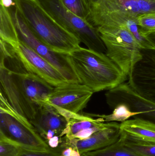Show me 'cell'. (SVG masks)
Returning a JSON list of instances; mask_svg holds the SVG:
<instances>
[{
	"label": "cell",
	"mask_w": 155,
	"mask_h": 156,
	"mask_svg": "<svg viewBox=\"0 0 155 156\" xmlns=\"http://www.w3.org/2000/svg\"><path fill=\"white\" fill-rule=\"evenodd\" d=\"M120 126V124L112 122L110 126L96 132L87 139L62 140L59 147L62 148L72 147L77 150L81 154L99 150L119 140L121 134Z\"/></svg>",
	"instance_id": "cell-12"
},
{
	"label": "cell",
	"mask_w": 155,
	"mask_h": 156,
	"mask_svg": "<svg viewBox=\"0 0 155 156\" xmlns=\"http://www.w3.org/2000/svg\"><path fill=\"white\" fill-rule=\"evenodd\" d=\"M7 9L19 41L44 58L68 82L80 83L69 62L68 54L55 52L37 39L25 23L15 5Z\"/></svg>",
	"instance_id": "cell-7"
},
{
	"label": "cell",
	"mask_w": 155,
	"mask_h": 156,
	"mask_svg": "<svg viewBox=\"0 0 155 156\" xmlns=\"http://www.w3.org/2000/svg\"><path fill=\"white\" fill-rule=\"evenodd\" d=\"M21 148L12 144L0 141V156H19Z\"/></svg>",
	"instance_id": "cell-22"
},
{
	"label": "cell",
	"mask_w": 155,
	"mask_h": 156,
	"mask_svg": "<svg viewBox=\"0 0 155 156\" xmlns=\"http://www.w3.org/2000/svg\"><path fill=\"white\" fill-rule=\"evenodd\" d=\"M0 100V141L26 150H49L47 142L35 131L30 121L12 107L1 91Z\"/></svg>",
	"instance_id": "cell-4"
},
{
	"label": "cell",
	"mask_w": 155,
	"mask_h": 156,
	"mask_svg": "<svg viewBox=\"0 0 155 156\" xmlns=\"http://www.w3.org/2000/svg\"><path fill=\"white\" fill-rule=\"evenodd\" d=\"M0 47L1 91L18 113L31 121L54 87L27 70L5 43Z\"/></svg>",
	"instance_id": "cell-1"
},
{
	"label": "cell",
	"mask_w": 155,
	"mask_h": 156,
	"mask_svg": "<svg viewBox=\"0 0 155 156\" xmlns=\"http://www.w3.org/2000/svg\"><path fill=\"white\" fill-rule=\"evenodd\" d=\"M81 156H89V155H88L86 154H81Z\"/></svg>",
	"instance_id": "cell-28"
},
{
	"label": "cell",
	"mask_w": 155,
	"mask_h": 156,
	"mask_svg": "<svg viewBox=\"0 0 155 156\" xmlns=\"http://www.w3.org/2000/svg\"><path fill=\"white\" fill-rule=\"evenodd\" d=\"M62 148L58 147L56 148H50L46 151H33L21 148L19 156H62Z\"/></svg>",
	"instance_id": "cell-21"
},
{
	"label": "cell",
	"mask_w": 155,
	"mask_h": 156,
	"mask_svg": "<svg viewBox=\"0 0 155 156\" xmlns=\"http://www.w3.org/2000/svg\"><path fill=\"white\" fill-rule=\"evenodd\" d=\"M86 154L89 156H138L125 146L121 136L119 140L114 144Z\"/></svg>",
	"instance_id": "cell-18"
},
{
	"label": "cell",
	"mask_w": 155,
	"mask_h": 156,
	"mask_svg": "<svg viewBox=\"0 0 155 156\" xmlns=\"http://www.w3.org/2000/svg\"><path fill=\"white\" fill-rule=\"evenodd\" d=\"M6 44L27 70L52 86L55 87L68 82L55 68L22 42Z\"/></svg>",
	"instance_id": "cell-11"
},
{
	"label": "cell",
	"mask_w": 155,
	"mask_h": 156,
	"mask_svg": "<svg viewBox=\"0 0 155 156\" xmlns=\"http://www.w3.org/2000/svg\"><path fill=\"white\" fill-rule=\"evenodd\" d=\"M70 156H81V154L77 150L73 149L72 154Z\"/></svg>",
	"instance_id": "cell-26"
},
{
	"label": "cell",
	"mask_w": 155,
	"mask_h": 156,
	"mask_svg": "<svg viewBox=\"0 0 155 156\" xmlns=\"http://www.w3.org/2000/svg\"><path fill=\"white\" fill-rule=\"evenodd\" d=\"M86 7V22L112 12L128 14L138 17L155 14V0H83Z\"/></svg>",
	"instance_id": "cell-10"
},
{
	"label": "cell",
	"mask_w": 155,
	"mask_h": 156,
	"mask_svg": "<svg viewBox=\"0 0 155 156\" xmlns=\"http://www.w3.org/2000/svg\"><path fill=\"white\" fill-rule=\"evenodd\" d=\"M0 5L6 8H9L15 5L13 0H1Z\"/></svg>",
	"instance_id": "cell-24"
},
{
	"label": "cell",
	"mask_w": 155,
	"mask_h": 156,
	"mask_svg": "<svg viewBox=\"0 0 155 156\" xmlns=\"http://www.w3.org/2000/svg\"><path fill=\"white\" fill-rule=\"evenodd\" d=\"M13 1L31 32L52 50L68 54L81 47L79 40L59 24L39 0Z\"/></svg>",
	"instance_id": "cell-3"
},
{
	"label": "cell",
	"mask_w": 155,
	"mask_h": 156,
	"mask_svg": "<svg viewBox=\"0 0 155 156\" xmlns=\"http://www.w3.org/2000/svg\"><path fill=\"white\" fill-rule=\"evenodd\" d=\"M45 11L62 27L84 44L87 48L106 54L97 30L86 21L67 9L60 0H39Z\"/></svg>",
	"instance_id": "cell-6"
},
{
	"label": "cell",
	"mask_w": 155,
	"mask_h": 156,
	"mask_svg": "<svg viewBox=\"0 0 155 156\" xmlns=\"http://www.w3.org/2000/svg\"><path fill=\"white\" fill-rule=\"evenodd\" d=\"M122 133L136 139L155 143V122L135 117L120 124Z\"/></svg>",
	"instance_id": "cell-14"
},
{
	"label": "cell",
	"mask_w": 155,
	"mask_h": 156,
	"mask_svg": "<svg viewBox=\"0 0 155 156\" xmlns=\"http://www.w3.org/2000/svg\"><path fill=\"white\" fill-rule=\"evenodd\" d=\"M137 20L142 34L144 36H155V14L143 15L138 16Z\"/></svg>",
	"instance_id": "cell-19"
},
{
	"label": "cell",
	"mask_w": 155,
	"mask_h": 156,
	"mask_svg": "<svg viewBox=\"0 0 155 156\" xmlns=\"http://www.w3.org/2000/svg\"><path fill=\"white\" fill-rule=\"evenodd\" d=\"M62 139L58 136H55L47 141V143L50 148H56L62 143Z\"/></svg>",
	"instance_id": "cell-23"
},
{
	"label": "cell",
	"mask_w": 155,
	"mask_h": 156,
	"mask_svg": "<svg viewBox=\"0 0 155 156\" xmlns=\"http://www.w3.org/2000/svg\"><path fill=\"white\" fill-rule=\"evenodd\" d=\"M0 41L16 44L19 40L7 8L0 5Z\"/></svg>",
	"instance_id": "cell-15"
},
{
	"label": "cell",
	"mask_w": 155,
	"mask_h": 156,
	"mask_svg": "<svg viewBox=\"0 0 155 156\" xmlns=\"http://www.w3.org/2000/svg\"><path fill=\"white\" fill-rule=\"evenodd\" d=\"M60 1L67 9L86 21V10L83 0H60Z\"/></svg>",
	"instance_id": "cell-20"
},
{
	"label": "cell",
	"mask_w": 155,
	"mask_h": 156,
	"mask_svg": "<svg viewBox=\"0 0 155 156\" xmlns=\"http://www.w3.org/2000/svg\"><path fill=\"white\" fill-rule=\"evenodd\" d=\"M111 114L96 115L89 114L92 117L103 118L105 122H123L133 116L139 115L141 113L132 111L129 106L125 103H121L116 105L113 108Z\"/></svg>",
	"instance_id": "cell-17"
},
{
	"label": "cell",
	"mask_w": 155,
	"mask_h": 156,
	"mask_svg": "<svg viewBox=\"0 0 155 156\" xmlns=\"http://www.w3.org/2000/svg\"><path fill=\"white\" fill-rule=\"evenodd\" d=\"M125 146L138 156H155V143L136 139L121 132Z\"/></svg>",
	"instance_id": "cell-16"
},
{
	"label": "cell",
	"mask_w": 155,
	"mask_h": 156,
	"mask_svg": "<svg viewBox=\"0 0 155 156\" xmlns=\"http://www.w3.org/2000/svg\"><path fill=\"white\" fill-rule=\"evenodd\" d=\"M131 88L140 96L155 104V49H141V57L128 76Z\"/></svg>",
	"instance_id": "cell-8"
},
{
	"label": "cell",
	"mask_w": 155,
	"mask_h": 156,
	"mask_svg": "<svg viewBox=\"0 0 155 156\" xmlns=\"http://www.w3.org/2000/svg\"><path fill=\"white\" fill-rule=\"evenodd\" d=\"M68 58L80 83L94 93L113 89L128 79L105 53L80 47Z\"/></svg>",
	"instance_id": "cell-2"
},
{
	"label": "cell",
	"mask_w": 155,
	"mask_h": 156,
	"mask_svg": "<svg viewBox=\"0 0 155 156\" xmlns=\"http://www.w3.org/2000/svg\"><path fill=\"white\" fill-rule=\"evenodd\" d=\"M151 39L153 40V41L154 43L155 44V36L154 37H150Z\"/></svg>",
	"instance_id": "cell-27"
},
{
	"label": "cell",
	"mask_w": 155,
	"mask_h": 156,
	"mask_svg": "<svg viewBox=\"0 0 155 156\" xmlns=\"http://www.w3.org/2000/svg\"><path fill=\"white\" fill-rule=\"evenodd\" d=\"M30 122L44 140L50 132L56 133L61 138L68 124L66 118L56 107L45 102L40 105L34 118Z\"/></svg>",
	"instance_id": "cell-13"
},
{
	"label": "cell",
	"mask_w": 155,
	"mask_h": 156,
	"mask_svg": "<svg viewBox=\"0 0 155 156\" xmlns=\"http://www.w3.org/2000/svg\"><path fill=\"white\" fill-rule=\"evenodd\" d=\"M93 93L80 83L67 82L54 87L44 102L60 109L79 113L86 107Z\"/></svg>",
	"instance_id": "cell-9"
},
{
	"label": "cell",
	"mask_w": 155,
	"mask_h": 156,
	"mask_svg": "<svg viewBox=\"0 0 155 156\" xmlns=\"http://www.w3.org/2000/svg\"><path fill=\"white\" fill-rule=\"evenodd\" d=\"M73 148L71 147L62 148V156H70L72 154Z\"/></svg>",
	"instance_id": "cell-25"
},
{
	"label": "cell",
	"mask_w": 155,
	"mask_h": 156,
	"mask_svg": "<svg viewBox=\"0 0 155 156\" xmlns=\"http://www.w3.org/2000/svg\"><path fill=\"white\" fill-rule=\"evenodd\" d=\"M98 31L106 48V55L127 76L141 57V48L132 33L125 27L110 24Z\"/></svg>",
	"instance_id": "cell-5"
}]
</instances>
